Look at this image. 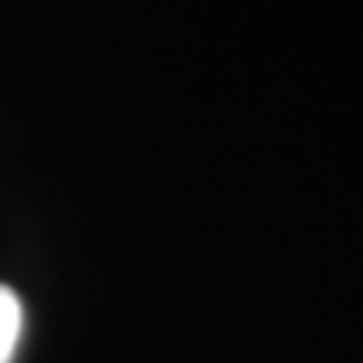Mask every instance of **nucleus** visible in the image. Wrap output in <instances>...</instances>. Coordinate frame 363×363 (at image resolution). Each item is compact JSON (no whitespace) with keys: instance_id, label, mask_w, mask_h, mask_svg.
Here are the masks:
<instances>
[{"instance_id":"f257e3e1","label":"nucleus","mask_w":363,"mask_h":363,"mask_svg":"<svg viewBox=\"0 0 363 363\" xmlns=\"http://www.w3.org/2000/svg\"><path fill=\"white\" fill-rule=\"evenodd\" d=\"M24 330V310H21V299L11 286L0 283V363H11L13 350H17V340Z\"/></svg>"}]
</instances>
